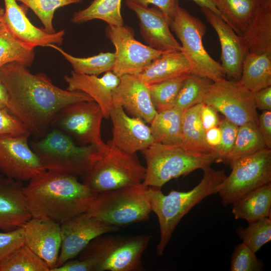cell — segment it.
Returning <instances> with one entry per match:
<instances>
[{
	"instance_id": "cell-1",
	"label": "cell",
	"mask_w": 271,
	"mask_h": 271,
	"mask_svg": "<svg viewBox=\"0 0 271 271\" xmlns=\"http://www.w3.org/2000/svg\"><path fill=\"white\" fill-rule=\"evenodd\" d=\"M0 79L9 95L7 109L38 138L46 134L57 114L66 106L93 100L84 92L63 89L46 75L32 74L16 62L0 68Z\"/></svg>"
},
{
	"instance_id": "cell-2",
	"label": "cell",
	"mask_w": 271,
	"mask_h": 271,
	"mask_svg": "<svg viewBox=\"0 0 271 271\" xmlns=\"http://www.w3.org/2000/svg\"><path fill=\"white\" fill-rule=\"evenodd\" d=\"M24 187L32 217L48 219L60 224L86 212L96 194L78 177L46 170Z\"/></svg>"
},
{
	"instance_id": "cell-3",
	"label": "cell",
	"mask_w": 271,
	"mask_h": 271,
	"mask_svg": "<svg viewBox=\"0 0 271 271\" xmlns=\"http://www.w3.org/2000/svg\"><path fill=\"white\" fill-rule=\"evenodd\" d=\"M199 183L187 192L171 190L165 195L161 188L149 187L148 198L151 211L157 215L160 226V238L156 254L162 256L182 218L195 206L208 196L218 193L219 185L226 177L224 170L205 168Z\"/></svg>"
},
{
	"instance_id": "cell-4",
	"label": "cell",
	"mask_w": 271,
	"mask_h": 271,
	"mask_svg": "<svg viewBox=\"0 0 271 271\" xmlns=\"http://www.w3.org/2000/svg\"><path fill=\"white\" fill-rule=\"evenodd\" d=\"M142 153L146 162L143 184L161 189L173 179L197 169L203 170L217 162L214 154L195 151L181 145L154 143Z\"/></svg>"
},
{
	"instance_id": "cell-5",
	"label": "cell",
	"mask_w": 271,
	"mask_h": 271,
	"mask_svg": "<svg viewBox=\"0 0 271 271\" xmlns=\"http://www.w3.org/2000/svg\"><path fill=\"white\" fill-rule=\"evenodd\" d=\"M152 236L101 235L91 240L78 255L89 261L93 271H142V255Z\"/></svg>"
},
{
	"instance_id": "cell-6",
	"label": "cell",
	"mask_w": 271,
	"mask_h": 271,
	"mask_svg": "<svg viewBox=\"0 0 271 271\" xmlns=\"http://www.w3.org/2000/svg\"><path fill=\"white\" fill-rule=\"evenodd\" d=\"M30 147L46 170L82 177L104 154L92 145L76 144L69 136L54 128Z\"/></svg>"
},
{
	"instance_id": "cell-7",
	"label": "cell",
	"mask_w": 271,
	"mask_h": 271,
	"mask_svg": "<svg viewBox=\"0 0 271 271\" xmlns=\"http://www.w3.org/2000/svg\"><path fill=\"white\" fill-rule=\"evenodd\" d=\"M148 188L142 183L101 192L96 195L86 212L118 227L147 221L152 212Z\"/></svg>"
},
{
	"instance_id": "cell-8",
	"label": "cell",
	"mask_w": 271,
	"mask_h": 271,
	"mask_svg": "<svg viewBox=\"0 0 271 271\" xmlns=\"http://www.w3.org/2000/svg\"><path fill=\"white\" fill-rule=\"evenodd\" d=\"M108 150L92 169L81 177L83 182L97 194L138 185L144 180L146 167L136 154L123 151L108 142Z\"/></svg>"
},
{
	"instance_id": "cell-9",
	"label": "cell",
	"mask_w": 271,
	"mask_h": 271,
	"mask_svg": "<svg viewBox=\"0 0 271 271\" xmlns=\"http://www.w3.org/2000/svg\"><path fill=\"white\" fill-rule=\"evenodd\" d=\"M170 27L181 42V51L189 63L191 73L213 82L225 78L220 63L213 59L204 48L202 40L206 26L199 19L179 6Z\"/></svg>"
},
{
	"instance_id": "cell-10",
	"label": "cell",
	"mask_w": 271,
	"mask_h": 271,
	"mask_svg": "<svg viewBox=\"0 0 271 271\" xmlns=\"http://www.w3.org/2000/svg\"><path fill=\"white\" fill-rule=\"evenodd\" d=\"M230 167L231 172L219 185L218 192L225 206L271 182V149L265 148L240 158Z\"/></svg>"
},
{
	"instance_id": "cell-11",
	"label": "cell",
	"mask_w": 271,
	"mask_h": 271,
	"mask_svg": "<svg viewBox=\"0 0 271 271\" xmlns=\"http://www.w3.org/2000/svg\"><path fill=\"white\" fill-rule=\"evenodd\" d=\"M104 115L94 100L83 101L66 106L61 109L51 125L65 133L81 146L92 145L104 154L108 150L101 135Z\"/></svg>"
},
{
	"instance_id": "cell-12",
	"label": "cell",
	"mask_w": 271,
	"mask_h": 271,
	"mask_svg": "<svg viewBox=\"0 0 271 271\" xmlns=\"http://www.w3.org/2000/svg\"><path fill=\"white\" fill-rule=\"evenodd\" d=\"M203 103L212 106L238 126L250 121L257 123L253 93L238 81L224 78L212 82Z\"/></svg>"
},
{
	"instance_id": "cell-13",
	"label": "cell",
	"mask_w": 271,
	"mask_h": 271,
	"mask_svg": "<svg viewBox=\"0 0 271 271\" xmlns=\"http://www.w3.org/2000/svg\"><path fill=\"white\" fill-rule=\"evenodd\" d=\"M105 33L115 48L112 71L120 77L125 75L139 74L165 52L137 40L133 30L128 26L108 25Z\"/></svg>"
},
{
	"instance_id": "cell-14",
	"label": "cell",
	"mask_w": 271,
	"mask_h": 271,
	"mask_svg": "<svg viewBox=\"0 0 271 271\" xmlns=\"http://www.w3.org/2000/svg\"><path fill=\"white\" fill-rule=\"evenodd\" d=\"M29 137L0 135L1 174L22 182L46 170L29 146Z\"/></svg>"
},
{
	"instance_id": "cell-15",
	"label": "cell",
	"mask_w": 271,
	"mask_h": 271,
	"mask_svg": "<svg viewBox=\"0 0 271 271\" xmlns=\"http://www.w3.org/2000/svg\"><path fill=\"white\" fill-rule=\"evenodd\" d=\"M60 226L61 244L56 266L78 256L90 242L97 236L116 231L119 228L106 224L87 212L64 222Z\"/></svg>"
},
{
	"instance_id": "cell-16",
	"label": "cell",
	"mask_w": 271,
	"mask_h": 271,
	"mask_svg": "<svg viewBox=\"0 0 271 271\" xmlns=\"http://www.w3.org/2000/svg\"><path fill=\"white\" fill-rule=\"evenodd\" d=\"M139 20L140 32L148 45L163 52L181 51V44L171 32L170 20L158 8L144 7L126 0Z\"/></svg>"
},
{
	"instance_id": "cell-17",
	"label": "cell",
	"mask_w": 271,
	"mask_h": 271,
	"mask_svg": "<svg viewBox=\"0 0 271 271\" xmlns=\"http://www.w3.org/2000/svg\"><path fill=\"white\" fill-rule=\"evenodd\" d=\"M109 118L112 124V138L109 144L125 152L136 154L154 142L150 126L143 119L130 117L121 107H113Z\"/></svg>"
},
{
	"instance_id": "cell-18",
	"label": "cell",
	"mask_w": 271,
	"mask_h": 271,
	"mask_svg": "<svg viewBox=\"0 0 271 271\" xmlns=\"http://www.w3.org/2000/svg\"><path fill=\"white\" fill-rule=\"evenodd\" d=\"M4 1L5 12L2 22L18 39L34 48L47 47L49 44H62L64 30L48 33L44 29L38 28L31 23L27 17L28 8L26 6L19 5L16 0Z\"/></svg>"
},
{
	"instance_id": "cell-19",
	"label": "cell",
	"mask_w": 271,
	"mask_h": 271,
	"mask_svg": "<svg viewBox=\"0 0 271 271\" xmlns=\"http://www.w3.org/2000/svg\"><path fill=\"white\" fill-rule=\"evenodd\" d=\"M207 21L216 32L221 46V66L233 80H240L242 63L247 50L241 35L237 34L219 16L210 9L201 8Z\"/></svg>"
},
{
	"instance_id": "cell-20",
	"label": "cell",
	"mask_w": 271,
	"mask_h": 271,
	"mask_svg": "<svg viewBox=\"0 0 271 271\" xmlns=\"http://www.w3.org/2000/svg\"><path fill=\"white\" fill-rule=\"evenodd\" d=\"M24 244L44 260L50 270L56 266L61 244L60 224L32 217L22 226Z\"/></svg>"
},
{
	"instance_id": "cell-21",
	"label": "cell",
	"mask_w": 271,
	"mask_h": 271,
	"mask_svg": "<svg viewBox=\"0 0 271 271\" xmlns=\"http://www.w3.org/2000/svg\"><path fill=\"white\" fill-rule=\"evenodd\" d=\"M113 95V107H121L131 115L150 123L157 113L148 85L136 75L121 76Z\"/></svg>"
},
{
	"instance_id": "cell-22",
	"label": "cell",
	"mask_w": 271,
	"mask_h": 271,
	"mask_svg": "<svg viewBox=\"0 0 271 271\" xmlns=\"http://www.w3.org/2000/svg\"><path fill=\"white\" fill-rule=\"evenodd\" d=\"M22 182L0 173V229L9 231L22 227L32 218Z\"/></svg>"
},
{
	"instance_id": "cell-23",
	"label": "cell",
	"mask_w": 271,
	"mask_h": 271,
	"mask_svg": "<svg viewBox=\"0 0 271 271\" xmlns=\"http://www.w3.org/2000/svg\"><path fill=\"white\" fill-rule=\"evenodd\" d=\"M64 79L68 84L67 89L78 91L90 96L100 107L104 118L108 119L113 107V95L120 81V77L109 71L101 77L75 73L66 75Z\"/></svg>"
},
{
	"instance_id": "cell-24",
	"label": "cell",
	"mask_w": 271,
	"mask_h": 271,
	"mask_svg": "<svg viewBox=\"0 0 271 271\" xmlns=\"http://www.w3.org/2000/svg\"><path fill=\"white\" fill-rule=\"evenodd\" d=\"M241 36L247 53L271 54V0H263Z\"/></svg>"
},
{
	"instance_id": "cell-25",
	"label": "cell",
	"mask_w": 271,
	"mask_h": 271,
	"mask_svg": "<svg viewBox=\"0 0 271 271\" xmlns=\"http://www.w3.org/2000/svg\"><path fill=\"white\" fill-rule=\"evenodd\" d=\"M191 73L189 63L181 51L165 52L136 76L147 85Z\"/></svg>"
},
{
	"instance_id": "cell-26",
	"label": "cell",
	"mask_w": 271,
	"mask_h": 271,
	"mask_svg": "<svg viewBox=\"0 0 271 271\" xmlns=\"http://www.w3.org/2000/svg\"><path fill=\"white\" fill-rule=\"evenodd\" d=\"M232 204L235 219H244L249 223L271 216V182L246 193Z\"/></svg>"
},
{
	"instance_id": "cell-27",
	"label": "cell",
	"mask_w": 271,
	"mask_h": 271,
	"mask_svg": "<svg viewBox=\"0 0 271 271\" xmlns=\"http://www.w3.org/2000/svg\"><path fill=\"white\" fill-rule=\"evenodd\" d=\"M238 82L252 93L271 86V54L247 53Z\"/></svg>"
},
{
	"instance_id": "cell-28",
	"label": "cell",
	"mask_w": 271,
	"mask_h": 271,
	"mask_svg": "<svg viewBox=\"0 0 271 271\" xmlns=\"http://www.w3.org/2000/svg\"><path fill=\"white\" fill-rule=\"evenodd\" d=\"M263 0H215L221 18L238 35L244 31Z\"/></svg>"
},
{
	"instance_id": "cell-29",
	"label": "cell",
	"mask_w": 271,
	"mask_h": 271,
	"mask_svg": "<svg viewBox=\"0 0 271 271\" xmlns=\"http://www.w3.org/2000/svg\"><path fill=\"white\" fill-rule=\"evenodd\" d=\"M183 112L174 107L157 112L150 126L155 143L181 145Z\"/></svg>"
},
{
	"instance_id": "cell-30",
	"label": "cell",
	"mask_w": 271,
	"mask_h": 271,
	"mask_svg": "<svg viewBox=\"0 0 271 271\" xmlns=\"http://www.w3.org/2000/svg\"><path fill=\"white\" fill-rule=\"evenodd\" d=\"M203 103L183 111L181 145L195 151L215 154L206 143L205 130L201 120L200 112Z\"/></svg>"
},
{
	"instance_id": "cell-31",
	"label": "cell",
	"mask_w": 271,
	"mask_h": 271,
	"mask_svg": "<svg viewBox=\"0 0 271 271\" xmlns=\"http://www.w3.org/2000/svg\"><path fill=\"white\" fill-rule=\"evenodd\" d=\"M122 0H93L86 8L74 12L71 21L81 24L94 19L106 22L108 25H124L121 15Z\"/></svg>"
},
{
	"instance_id": "cell-32",
	"label": "cell",
	"mask_w": 271,
	"mask_h": 271,
	"mask_svg": "<svg viewBox=\"0 0 271 271\" xmlns=\"http://www.w3.org/2000/svg\"><path fill=\"white\" fill-rule=\"evenodd\" d=\"M34 58V48L18 39L2 22L0 24V68L14 62L30 67Z\"/></svg>"
},
{
	"instance_id": "cell-33",
	"label": "cell",
	"mask_w": 271,
	"mask_h": 271,
	"mask_svg": "<svg viewBox=\"0 0 271 271\" xmlns=\"http://www.w3.org/2000/svg\"><path fill=\"white\" fill-rule=\"evenodd\" d=\"M267 148L257 123L247 122L238 126L232 149L224 164L230 166L237 160Z\"/></svg>"
},
{
	"instance_id": "cell-34",
	"label": "cell",
	"mask_w": 271,
	"mask_h": 271,
	"mask_svg": "<svg viewBox=\"0 0 271 271\" xmlns=\"http://www.w3.org/2000/svg\"><path fill=\"white\" fill-rule=\"evenodd\" d=\"M47 47L59 52L71 64L75 73L98 76L112 71L114 60V53L101 52L93 56L79 58L69 54L58 45L49 44Z\"/></svg>"
},
{
	"instance_id": "cell-35",
	"label": "cell",
	"mask_w": 271,
	"mask_h": 271,
	"mask_svg": "<svg viewBox=\"0 0 271 271\" xmlns=\"http://www.w3.org/2000/svg\"><path fill=\"white\" fill-rule=\"evenodd\" d=\"M212 82L206 77L189 73L180 89L173 107L183 111L203 103L208 88Z\"/></svg>"
},
{
	"instance_id": "cell-36",
	"label": "cell",
	"mask_w": 271,
	"mask_h": 271,
	"mask_svg": "<svg viewBox=\"0 0 271 271\" xmlns=\"http://www.w3.org/2000/svg\"><path fill=\"white\" fill-rule=\"evenodd\" d=\"M0 271H50L47 263L25 244L0 262Z\"/></svg>"
},
{
	"instance_id": "cell-37",
	"label": "cell",
	"mask_w": 271,
	"mask_h": 271,
	"mask_svg": "<svg viewBox=\"0 0 271 271\" xmlns=\"http://www.w3.org/2000/svg\"><path fill=\"white\" fill-rule=\"evenodd\" d=\"M188 74L148 85L152 102L157 112L174 107L180 89Z\"/></svg>"
},
{
	"instance_id": "cell-38",
	"label": "cell",
	"mask_w": 271,
	"mask_h": 271,
	"mask_svg": "<svg viewBox=\"0 0 271 271\" xmlns=\"http://www.w3.org/2000/svg\"><path fill=\"white\" fill-rule=\"evenodd\" d=\"M248 224L246 228L237 227L236 232L242 242L256 253L271 240V216L263 217Z\"/></svg>"
},
{
	"instance_id": "cell-39",
	"label": "cell",
	"mask_w": 271,
	"mask_h": 271,
	"mask_svg": "<svg viewBox=\"0 0 271 271\" xmlns=\"http://www.w3.org/2000/svg\"><path fill=\"white\" fill-rule=\"evenodd\" d=\"M31 9L41 21L44 30L48 33H55L53 19L55 11L60 8L78 4L82 0H16Z\"/></svg>"
},
{
	"instance_id": "cell-40",
	"label": "cell",
	"mask_w": 271,
	"mask_h": 271,
	"mask_svg": "<svg viewBox=\"0 0 271 271\" xmlns=\"http://www.w3.org/2000/svg\"><path fill=\"white\" fill-rule=\"evenodd\" d=\"M263 263L243 242L236 245L232 253L230 270L231 271H260Z\"/></svg>"
},
{
	"instance_id": "cell-41",
	"label": "cell",
	"mask_w": 271,
	"mask_h": 271,
	"mask_svg": "<svg viewBox=\"0 0 271 271\" xmlns=\"http://www.w3.org/2000/svg\"><path fill=\"white\" fill-rule=\"evenodd\" d=\"M218 126L221 130V142L215 153L217 162L224 163L233 147L239 126L224 118Z\"/></svg>"
},
{
	"instance_id": "cell-42",
	"label": "cell",
	"mask_w": 271,
	"mask_h": 271,
	"mask_svg": "<svg viewBox=\"0 0 271 271\" xmlns=\"http://www.w3.org/2000/svg\"><path fill=\"white\" fill-rule=\"evenodd\" d=\"M0 135L30 136L31 133L25 125L7 108L0 107Z\"/></svg>"
},
{
	"instance_id": "cell-43",
	"label": "cell",
	"mask_w": 271,
	"mask_h": 271,
	"mask_svg": "<svg viewBox=\"0 0 271 271\" xmlns=\"http://www.w3.org/2000/svg\"><path fill=\"white\" fill-rule=\"evenodd\" d=\"M23 244L22 227L9 231H0V262Z\"/></svg>"
},
{
	"instance_id": "cell-44",
	"label": "cell",
	"mask_w": 271,
	"mask_h": 271,
	"mask_svg": "<svg viewBox=\"0 0 271 271\" xmlns=\"http://www.w3.org/2000/svg\"><path fill=\"white\" fill-rule=\"evenodd\" d=\"M133 3L144 7L150 5L159 9L170 20L174 18L178 7V0H130Z\"/></svg>"
},
{
	"instance_id": "cell-45",
	"label": "cell",
	"mask_w": 271,
	"mask_h": 271,
	"mask_svg": "<svg viewBox=\"0 0 271 271\" xmlns=\"http://www.w3.org/2000/svg\"><path fill=\"white\" fill-rule=\"evenodd\" d=\"M200 118L205 131L212 127L218 126L221 121L218 111L212 106L204 103H203L201 109Z\"/></svg>"
},
{
	"instance_id": "cell-46",
	"label": "cell",
	"mask_w": 271,
	"mask_h": 271,
	"mask_svg": "<svg viewBox=\"0 0 271 271\" xmlns=\"http://www.w3.org/2000/svg\"><path fill=\"white\" fill-rule=\"evenodd\" d=\"M258 128L267 148L271 149V111L263 110L258 117Z\"/></svg>"
},
{
	"instance_id": "cell-47",
	"label": "cell",
	"mask_w": 271,
	"mask_h": 271,
	"mask_svg": "<svg viewBox=\"0 0 271 271\" xmlns=\"http://www.w3.org/2000/svg\"><path fill=\"white\" fill-rule=\"evenodd\" d=\"M50 271H93L91 263L85 259H70Z\"/></svg>"
},
{
	"instance_id": "cell-48",
	"label": "cell",
	"mask_w": 271,
	"mask_h": 271,
	"mask_svg": "<svg viewBox=\"0 0 271 271\" xmlns=\"http://www.w3.org/2000/svg\"><path fill=\"white\" fill-rule=\"evenodd\" d=\"M252 93L256 108L262 111H271V86L261 89Z\"/></svg>"
},
{
	"instance_id": "cell-49",
	"label": "cell",
	"mask_w": 271,
	"mask_h": 271,
	"mask_svg": "<svg viewBox=\"0 0 271 271\" xmlns=\"http://www.w3.org/2000/svg\"><path fill=\"white\" fill-rule=\"evenodd\" d=\"M205 139L208 146L215 153L221 142V130L219 126L212 127L205 131Z\"/></svg>"
},
{
	"instance_id": "cell-50",
	"label": "cell",
	"mask_w": 271,
	"mask_h": 271,
	"mask_svg": "<svg viewBox=\"0 0 271 271\" xmlns=\"http://www.w3.org/2000/svg\"><path fill=\"white\" fill-rule=\"evenodd\" d=\"M201 8H208L221 17V14L217 9L215 0H191Z\"/></svg>"
},
{
	"instance_id": "cell-51",
	"label": "cell",
	"mask_w": 271,
	"mask_h": 271,
	"mask_svg": "<svg viewBox=\"0 0 271 271\" xmlns=\"http://www.w3.org/2000/svg\"><path fill=\"white\" fill-rule=\"evenodd\" d=\"M8 103V93L6 87L0 79V107L7 108Z\"/></svg>"
},
{
	"instance_id": "cell-52",
	"label": "cell",
	"mask_w": 271,
	"mask_h": 271,
	"mask_svg": "<svg viewBox=\"0 0 271 271\" xmlns=\"http://www.w3.org/2000/svg\"><path fill=\"white\" fill-rule=\"evenodd\" d=\"M5 9L0 7V24L2 23V18L4 15Z\"/></svg>"
}]
</instances>
